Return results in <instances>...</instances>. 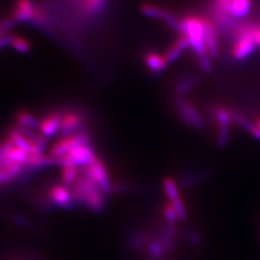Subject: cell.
I'll use <instances>...</instances> for the list:
<instances>
[{
    "label": "cell",
    "mask_w": 260,
    "mask_h": 260,
    "mask_svg": "<svg viewBox=\"0 0 260 260\" xmlns=\"http://www.w3.org/2000/svg\"><path fill=\"white\" fill-rule=\"evenodd\" d=\"M255 124H256V125H257V126H258V127L260 128V118L257 119V121H256V122H255Z\"/></svg>",
    "instance_id": "4dcf8cb0"
},
{
    "label": "cell",
    "mask_w": 260,
    "mask_h": 260,
    "mask_svg": "<svg viewBox=\"0 0 260 260\" xmlns=\"http://www.w3.org/2000/svg\"><path fill=\"white\" fill-rule=\"evenodd\" d=\"M162 212H163V216H164L168 224L175 225L177 223V221H179L177 212L171 203H166L165 205H163Z\"/></svg>",
    "instance_id": "cb8c5ba5"
},
{
    "label": "cell",
    "mask_w": 260,
    "mask_h": 260,
    "mask_svg": "<svg viewBox=\"0 0 260 260\" xmlns=\"http://www.w3.org/2000/svg\"><path fill=\"white\" fill-rule=\"evenodd\" d=\"M215 119L218 123L217 131V145L220 148H224L230 139L231 123L233 121L232 112L223 108H218L214 112Z\"/></svg>",
    "instance_id": "ba28073f"
},
{
    "label": "cell",
    "mask_w": 260,
    "mask_h": 260,
    "mask_svg": "<svg viewBox=\"0 0 260 260\" xmlns=\"http://www.w3.org/2000/svg\"><path fill=\"white\" fill-rule=\"evenodd\" d=\"M251 27H243L238 34V41L233 47V55L237 60H243L251 55L256 47V43L252 36Z\"/></svg>",
    "instance_id": "52a82bcc"
},
{
    "label": "cell",
    "mask_w": 260,
    "mask_h": 260,
    "mask_svg": "<svg viewBox=\"0 0 260 260\" xmlns=\"http://www.w3.org/2000/svg\"><path fill=\"white\" fill-rule=\"evenodd\" d=\"M251 7V0H232L229 15L234 18H243L249 14Z\"/></svg>",
    "instance_id": "e0dca14e"
},
{
    "label": "cell",
    "mask_w": 260,
    "mask_h": 260,
    "mask_svg": "<svg viewBox=\"0 0 260 260\" xmlns=\"http://www.w3.org/2000/svg\"><path fill=\"white\" fill-rule=\"evenodd\" d=\"M189 47H190V44L187 38L185 36H181L174 44V46L170 47V49L166 52V54L164 56L166 61L168 63H173L177 61L180 55L183 53V51H185Z\"/></svg>",
    "instance_id": "2e32d148"
},
{
    "label": "cell",
    "mask_w": 260,
    "mask_h": 260,
    "mask_svg": "<svg viewBox=\"0 0 260 260\" xmlns=\"http://www.w3.org/2000/svg\"><path fill=\"white\" fill-rule=\"evenodd\" d=\"M10 45L19 52H27L31 48V45L25 38L20 36H12Z\"/></svg>",
    "instance_id": "603a6c76"
},
{
    "label": "cell",
    "mask_w": 260,
    "mask_h": 260,
    "mask_svg": "<svg viewBox=\"0 0 260 260\" xmlns=\"http://www.w3.org/2000/svg\"><path fill=\"white\" fill-rule=\"evenodd\" d=\"M7 183H10L9 178L7 177V175L5 174L2 166L0 165V185H4V184H7Z\"/></svg>",
    "instance_id": "f1b7e54d"
},
{
    "label": "cell",
    "mask_w": 260,
    "mask_h": 260,
    "mask_svg": "<svg viewBox=\"0 0 260 260\" xmlns=\"http://www.w3.org/2000/svg\"><path fill=\"white\" fill-rule=\"evenodd\" d=\"M47 202L58 208L70 209L77 203L75 202L71 188L63 185L62 183L52 184L47 192Z\"/></svg>",
    "instance_id": "8992f818"
},
{
    "label": "cell",
    "mask_w": 260,
    "mask_h": 260,
    "mask_svg": "<svg viewBox=\"0 0 260 260\" xmlns=\"http://www.w3.org/2000/svg\"><path fill=\"white\" fill-rule=\"evenodd\" d=\"M41 14L32 0H18L12 12V18L19 21L37 20Z\"/></svg>",
    "instance_id": "9c48e42d"
},
{
    "label": "cell",
    "mask_w": 260,
    "mask_h": 260,
    "mask_svg": "<svg viewBox=\"0 0 260 260\" xmlns=\"http://www.w3.org/2000/svg\"><path fill=\"white\" fill-rule=\"evenodd\" d=\"M141 10H142V13L147 17L153 18V19H163V20L167 21L168 23L171 24L172 26L177 28V29L179 28L180 22H178V20L170 12H168L163 8L146 3L142 6Z\"/></svg>",
    "instance_id": "4fadbf2b"
},
{
    "label": "cell",
    "mask_w": 260,
    "mask_h": 260,
    "mask_svg": "<svg viewBox=\"0 0 260 260\" xmlns=\"http://www.w3.org/2000/svg\"><path fill=\"white\" fill-rule=\"evenodd\" d=\"M194 85V82L192 81V80H187V81H183V82H181V83L178 85V87H177V90H178V92L179 93H184V92H187L192 86Z\"/></svg>",
    "instance_id": "4316f807"
},
{
    "label": "cell",
    "mask_w": 260,
    "mask_h": 260,
    "mask_svg": "<svg viewBox=\"0 0 260 260\" xmlns=\"http://www.w3.org/2000/svg\"><path fill=\"white\" fill-rule=\"evenodd\" d=\"M80 176L79 168L76 166H64L61 171V183L69 188H72Z\"/></svg>",
    "instance_id": "d6986e66"
},
{
    "label": "cell",
    "mask_w": 260,
    "mask_h": 260,
    "mask_svg": "<svg viewBox=\"0 0 260 260\" xmlns=\"http://www.w3.org/2000/svg\"><path fill=\"white\" fill-rule=\"evenodd\" d=\"M147 251L149 256L154 260H160L166 254V249L159 239L149 241L147 245Z\"/></svg>",
    "instance_id": "7402d4cb"
},
{
    "label": "cell",
    "mask_w": 260,
    "mask_h": 260,
    "mask_svg": "<svg viewBox=\"0 0 260 260\" xmlns=\"http://www.w3.org/2000/svg\"><path fill=\"white\" fill-rule=\"evenodd\" d=\"M183 36L189 41L190 47L198 54L202 69L205 72L211 70V62L205 46V32L204 19L188 17L179 23L178 28Z\"/></svg>",
    "instance_id": "6da1fadb"
},
{
    "label": "cell",
    "mask_w": 260,
    "mask_h": 260,
    "mask_svg": "<svg viewBox=\"0 0 260 260\" xmlns=\"http://www.w3.org/2000/svg\"><path fill=\"white\" fill-rule=\"evenodd\" d=\"M162 187L168 200L172 203L180 198V191L177 181L171 177H166L162 181Z\"/></svg>",
    "instance_id": "ffe728a7"
},
{
    "label": "cell",
    "mask_w": 260,
    "mask_h": 260,
    "mask_svg": "<svg viewBox=\"0 0 260 260\" xmlns=\"http://www.w3.org/2000/svg\"><path fill=\"white\" fill-rule=\"evenodd\" d=\"M88 144H91L88 135L84 133H75L73 135L64 136L61 139L58 140L51 146L48 154L54 160L56 165V161L65 156L66 154H68L72 149H75L79 146L88 145Z\"/></svg>",
    "instance_id": "277c9868"
},
{
    "label": "cell",
    "mask_w": 260,
    "mask_h": 260,
    "mask_svg": "<svg viewBox=\"0 0 260 260\" xmlns=\"http://www.w3.org/2000/svg\"><path fill=\"white\" fill-rule=\"evenodd\" d=\"M82 173L96 183V185L101 188L104 195L111 194L114 187L108 175L107 169L100 158H96L88 167L84 168Z\"/></svg>",
    "instance_id": "5b68a950"
},
{
    "label": "cell",
    "mask_w": 260,
    "mask_h": 260,
    "mask_svg": "<svg viewBox=\"0 0 260 260\" xmlns=\"http://www.w3.org/2000/svg\"><path fill=\"white\" fill-rule=\"evenodd\" d=\"M186 236L188 241L191 242L193 245H198L201 241V239L198 237V234L194 232H188L186 233Z\"/></svg>",
    "instance_id": "83f0119b"
},
{
    "label": "cell",
    "mask_w": 260,
    "mask_h": 260,
    "mask_svg": "<svg viewBox=\"0 0 260 260\" xmlns=\"http://www.w3.org/2000/svg\"><path fill=\"white\" fill-rule=\"evenodd\" d=\"M177 111L179 113L182 121L186 124L194 126L196 128H202L204 126V121L197 111L195 107L184 100H178L177 103Z\"/></svg>",
    "instance_id": "30bf717a"
},
{
    "label": "cell",
    "mask_w": 260,
    "mask_h": 260,
    "mask_svg": "<svg viewBox=\"0 0 260 260\" xmlns=\"http://www.w3.org/2000/svg\"><path fill=\"white\" fill-rule=\"evenodd\" d=\"M82 124V117L75 112H67L61 116L60 133L64 136L75 134Z\"/></svg>",
    "instance_id": "7c38bea8"
},
{
    "label": "cell",
    "mask_w": 260,
    "mask_h": 260,
    "mask_svg": "<svg viewBox=\"0 0 260 260\" xmlns=\"http://www.w3.org/2000/svg\"><path fill=\"white\" fill-rule=\"evenodd\" d=\"M96 154L94 152L91 144L79 146L72 149L65 156L58 159L56 165L64 166H76V167H88L96 159Z\"/></svg>",
    "instance_id": "3957f363"
},
{
    "label": "cell",
    "mask_w": 260,
    "mask_h": 260,
    "mask_svg": "<svg viewBox=\"0 0 260 260\" xmlns=\"http://www.w3.org/2000/svg\"><path fill=\"white\" fill-rule=\"evenodd\" d=\"M16 126L20 129L39 130L40 120L27 111H19L16 116Z\"/></svg>",
    "instance_id": "9a60e30c"
},
{
    "label": "cell",
    "mask_w": 260,
    "mask_h": 260,
    "mask_svg": "<svg viewBox=\"0 0 260 260\" xmlns=\"http://www.w3.org/2000/svg\"><path fill=\"white\" fill-rule=\"evenodd\" d=\"M146 64L150 71L154 73H160L165 70L168 62L164 56L150 52L146 57Z\"/></svg>",
    "instance_id": "44dd1931"
},
{
    "label": "cell",
    "mask_w": 260,
    "mask_h": 260,
    "mask_svg": "<svg viewBox=\"0 0 260 260\" xmlns=\"http://www.w3.org/2000/svg\"><path fill=\"white\" fill-rule=\"evenodd\" d=\"M205 32V46L207 52L210 56L216 57L219 54V47H218V39L216 30L214 28L213 24L210 20L204 19Z\"/></svg>",
    "instance_id": "5bb4252c"
},
{
    "label": "cell",
    "mask_w": 260,
    "mask_h": 260,
    "mask_svg": "<svg viewBox=\"0 0 260 260\" xmlns=\"http://www.w3.org/2000/svg\"><path fill=\"white\" fill-rule=\"evenodd\" d=\"M61 116L58 113H50L42 120H40L39 132L47 139L54 137L60 132Z\"/></svg>",
    "instance_id": "8fae6325"
},
{
    "label": "cell",
    "mask_w": 260,
    "mask_h": 260,
    "mask_svg": "<svg viewBox=\"0 0 260 260\" xmlns=\"http://www.w3.org/2000/svg\"><path fill=\"white\" fill-rule=\"evenodd\" d=\"M75 202L85 206L88 210L101 213L105 208V195L101 188L90 177L80 173L75 185L71 188Z\"/></svg>",
    "instance_id": "7a4b0ae2"
},
{
    "label": "cell",
    "mask_w": 260,
    "mask_h": 260,
    "mask_svg": "<svg viewBox=\"0 0 260 260\" xmlns=\"http://www.w3.org/2000/svg\"><path fill=\"white\" fill-rule=\"evenodd\" d=\"M105 0H84L83 8L89 14H96L103 9Z\"/></svg>",
    "instance_id": "d4e9b609"
},
{
    "label": "cell",
    "mask_w": 260,
    "mask_h": 260,
    "mask_svg": "<svg viewBox=\"0 0 260 260\" xmlns=\"http://www.w3.org/2000/svg\"><path fill=\"white\" fill-rule=\"evenodd\" d=\"M171 204L173 205L176 212H177L178 220L179 221H185L186 219H187V209H186L185 204H184L183 200L181 198H179V199H177L176 201L172 202Z\"/></svg>",
    "instance_id": "484cf974"
},
{
    "label": "cell",
    "mask_w": 260,
    "mask_h": 260,
    "mask_svg": "<svg viewBox=\"0 0 260 260\" xmlns=\"http://www.w3.org/2000/svg\"><path fill=\"white\" fill-rule=\"evenodd\" d=\"M232 115L233 121L237 124H239L244 129L247 130L249 133H251L254 138L260 140V128L255 123H252L247 118L243 117L238 112L233 111Z\"/></svg>",
    "instance_id": "ac0fdd59"
},
{
    "label": "cell",
    "mask_w": 260,
    "mask_h": 260,
    "mask_svg": "<svg viewBox=\"0 0 260 260\" xmlns=\"http://www.w3.org/2000/svg\"><path fill=\"white\" fill-rule=\"evenodd\" d=\"M252 36H253V39L256 43V46H259L260 47V29L253 28L252 29Z\"/></svg>",
    "instance_id": "f546056e"
}]
</instances>
